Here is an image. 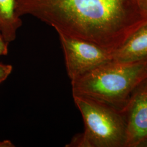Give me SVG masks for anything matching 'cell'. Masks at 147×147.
I'll return each instance as SVG.
<instances>
[{"instance_id":"cell-10","label":"cell","mask_w":147,"mask_h":147,"mask_svg":"<svg viewBox=\"0 0 147 147\" xmlns=\"http://www.w3.org/2000/svg\"><path fill=\"white\" fill-rule=\"evenodd\" d=\"M15 146L12 142L9 140L0 141V147H14Z\"/></svg>"},{"instance_id":"cell-8","label":"cell","mask_w":147,"mask_h":147,"mask_svg":"<svg viewBox=\"0 0 147 147\" xmlns=\"http://www.w3.org/2000/svg\"><path fill=\"white\" fill-rule=\"evenodd\" d=\"M13 67L10 64H5L0 62V84L5 81L11 73Z\"/></svg>"},{"instance_id":"cell-13","label":"cell","mask_w":147,"mask_h":147,"mask_svg":"<svg viewBox=\"0 0 147 147\" xmlns=\"http://www.w3.org/2000/svg\"><path fill=\"white\" fill-rule=\"evenodd\" d=\"M138 88L140 89H147V78L145 80V81L141 84Z\"/></svg>"},{"instance_id":"cell-1","label":"cell","mask_w":147,"mask_h":147,"mask_svg":"<svg viewBox=\"0 0 147 147\" xmlns=\"http://www.w3.org/2000/svg\"><path fill=\"white\" fill-rule=\"evenodd\" d=\"M16 12L112 53L147 22L141 0H16Z\"/></svg>"},{"instance_id":"cell-7","label":"cell","mask_w":147,"mask_h":147,"mask_svg":"<svg viewBox=\"0 0 147 147\" xmlns=\"http://www.w3.org/2000/svg\"><path fill=\"white\" fill-rule=\"evenodd\" d=\"M22 24L21 18L16 14V0H0V32L7 42L16 40Z\"/></svg>"},{"instance_id":"cell-11","label":"cell","mask_w":147,"mask_h":147,"mask_svg":"<svg viewBox=\"0 0 147 147\" xmlns=\"http://www.w3.org/2000/svg\"><path fill=\"white\" fill-rule=\"evenodd\" d=\"M136 147H147V136L138 143Z\"/></svg>"},{"instance_id":"cell-4","label":"cell","mask_w":147,"mask_h":147,"mask_svg":"<svg viewBox=\"0 0 147 147\" xmlns=\"http://www.w3.org/2000/svg\"><path fill=\"white\" fill-rule=\"evenodd\" d=\"M58 34L67 72L71 81L112 61V53L94 43L61 33Z\"/></svg>"},{"instance_id":"cell-2","label":"cell","mask_w":147,"mask_h":147,"mask_svg":"<svg viewBox=\"0 0 147 147\" xmlns=\"http://www.w3.org/2000/svg\"><path fill=\"white\" fill-rule=\"evenodd\" d=\"M147 78V59L133 63L111 61L71 81L73 95L99 101L123 110Z\"/></svg>"},{"instance_id":"cell-6","label":"cell","mask_w":147,"mask_h":147,"mask_svg":"<svg viewBox=\"0 0 147 147\" xmlns=\"http://www.w3.org/2000/svg\"><path fill=\"white\" fill-rule=\"evenodd\" d=\"M112 61L133 63L147 59V22L112 53Z\"/></svg>"},{"instance_id":"cell-5","label":"cell","mask_w":147,"mask_h":147,"mask_svg":"<svg viewBox=\"0 0 147 147\" xmlns=\"http://www.w3.org/2000/svg\"><path fill=\"white\" fill-rule=\"evenodd\" d=\"M121 113L126 124V147H136L147 136V89L137 88Z\"/></svg>"},{"instance_id":"cell-3","label":"cell","mask_w":147,"mask_h":147,"mask_svg":"<svg viewBox=\"0 0 147 147\" xmlns=\"http://www.w3.org/2000/svg\"><path fill=\"white\" fill-rule=\"evenodd\" d=\"M84 123V130L66 147H126V124L121 112L99 101L73 95Z\"/></svg>"},{"instance_id":"cell-12","label":"cell","mask_w":147,"mask_h":147,"mask_svg":"<svg viewBox=\"0 0 147 147\" xmlns=\"http://www.w3.org/2000/svg\"><path fill=\"white\" fill-rule=\"evenodd\" d=\"M143 8L147 14V0H141Z\"/></svg>"},{"instance_id":"cell-9","label":"cell","mask_w":147,"mask_h":147,"mask_svg":"<svg viewBox=\"0 0 147 147\" xmlns=\"http://www.w3.org/2000/svg\"><path fill=\"white\" fill-rule=\"evenodd\" d=\"M8 44L0 32V56H5L8 53Z\"/></svg>"}]
</instances>
